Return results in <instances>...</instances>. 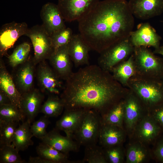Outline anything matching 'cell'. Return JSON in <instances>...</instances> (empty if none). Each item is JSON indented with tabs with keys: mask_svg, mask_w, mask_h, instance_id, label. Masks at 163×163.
I'll list each match as a JSON object with an SVG mask.
<instances>
[{
	"mask_svg": "<svg viewBox=\"0 0 163 163\" xmlns=\"http://www.w3.org/2000/svg\"><path fill=\"white\" fill-rule=\"evenodd\" d=\"M128 3L134 17L140 19H148L163 12V0H129Z\"/></svg>",
	"mask_w": 163,
	"mask_h": 163,
	"instance_id": "cell-14",
	"label": "cell"
},
{
	"mask_svg": "<svg viewBox=\"0 0 163 163\" xmlns=\"http://www.w3.org/2000/svg\"><path fill=\"white\" fill-rule=\"evenodd\" d=\"M30 124L27 120L19 124L15 132L11 144L18 151H24L34 144Z\"/></svg>",
	"mask_w": 163,
	"mask_h": 163,
	"instance_id": "cell-27",
	"label": "cell"
},
{
	"mask_svg": "<svg viewBox=\"0 0 163 163\" xmlns=\"http://www.w3.org/2000/svg\"><path fill=\"white\" fill-rule=\"evenodd\" d=\"M152 153L157 160L163 163V136L157 142L154 147Z\"/></svg>",
	"mask_w": 163,
	"mask_h": 163,
	"instance_id": "cell-39",
	"label": "cell"
},
{
	"mask_svg": "<svg viewBox=\"0 0 163 163\" xmlns=\"http://www.w3.org/2000/svg\"><path fill=\"white\" fill-rule=\"evenodd\" d=\"M129 39L134 47L152 46L155 49L160 46L161 37L149 23L145 22L139 24L135 31L131 32Z\"/></svg>",
	"mask_w": 163,
	"mask_h": 163,
	"instance_id": "cell-13",
	"label": "cell"
},
{
	"mask_svg": "<svg viewBox=\"0 0 163 163\" xmlns=\"http://www.w3.org/2000/svg\"><path fill=\"white\" fill-rule=\"evenodd\" d=\"M148 112L158 123L163 130V103L152 108Z\"/></svg>",
	"mask_w": 163,
	"mask_h": 163,
	"instance_id": "cell-38",
	"label": "cell"
},
{
	"mask_svg": "<svg viewBox=\"0 0 163 163\" xmlns=\"http://www.w3.org/2000/svg\"><path fill=\"white\" fill-rule=\"evenodd\" d=\"M29 28L24 22H12L2 25L0 30V57L5 55L21 36L25 35Z\"/></svg>",
	"mask_w": 163,
	"mask_h": 163,
	"instance_id": "cell-11",
	"label": "cell"
},
{
	"mask_svg": "<svg viewBox=\"0 0 163 163\" xmlns=\"http://www.w3.org/2000/svg\"><path fill=\"white\" fill-rule=\"evenodd\" d=\"M18 123L0 120V147L11 144Z\"/></svg>",
	"mask_w": 163,
	"mask_h": 163,
	"instance_id": "cell-33",
	"label": "cell"
},
{
	"mask_svg": "<svg viewBox=\"0 0 163 163\" xmlns=\"http://www.w3.org/2000/svg\"><path fill=\"white\" fill-rule=\"evenodd\" d=\"M136 75L161 79L163 76V58L155 55L147 47H134L133 53Z\"/></svg>",
	"mask_w": 163,
	"mask_h": 163,
	"instance_id": "cell-4",
	"label": "cell"
},
{
	"mask_svg": "<svg viewBox=\"0 0 163 163\" xmlns=\"http://www.w3.org/2000/svg\"><path fill=\"white\" fill-rule=\"evenodd\" d=\"M102 124L101 116L94 110H89L73 138L80 146L97 144Z\"/></svg>",
	"mask_w": 163,
	"mask_h": 163,
	"instance_id": "cell-5",
	"label": "cell"
},
{
	"mask_svg": "<svg viewBox=\"0 0 163 163\" xmlns=\"http://www.w3.org/2000/svg\"><path fill=\"white\" fill-rule=\"evenodd\" d=\"M27 162L28 163H51L50 161L39 156L36 157L30 156Z\"/></svg>",
	"mask_w": 163,
	"mask_h": 163,
	"instance_id": "cell-40",
	"label": "cell"
},
{
	"mask_svg": "<svg viewBox=\"0 0 163 163\" xmlns=\"http://www.w3.org/2000/svg\"><path fill=\"white\" fill-rule=\"evenodd\" d=\"M78 21L83 40L91 50L99 53L129 38L135 23L126 0L100 1Z\"/></svg>",
	"mask_w": 163,
	"mask_h": 163,
	"instance_id": "cell-2",
	"label": "cell"
},
{
	"mask_svg": "<svg viewBox=\"0 0 163 163\" xmlns=\"http://www.w3.org/2000/svg\"><path fill=\"white\" fill-rule=\"evenodd\" d=\"M71 60L76 67L89 65V51L91 50L79 34H73L68 44Z\"/></svg>",
	"mask_w": 163,
	"mask_h": 163,
	"instance_id": "cell-20",
	"label": "cell"
},
{
	"mask_svg": "<svg viewBox=\"0 0 163 163\" xmlns=\"http://www.w3.org/2000/svg\"><path fill=\"white\" fill-rule=\"evenodd\" d=\"M73 35L72 29L69 27H66L51 36L54 51L62 46L67 45Z\"/></svg>",
	"mask_w": 163,
	"mask_h": 163,
	"instance_id": "cell-36",
	"label": "cell"
},
{
	"mask_svg": "<svg viewBox=\"0 0 163 163\" xmlns=\"http://www.w3.org/2000/svg\"><path fill=\"white\" fill-rule=\"evenodd\" d=\"M43 26L50 36L66 27L57 5L48 2L42 7L40 12Z\"/></svg>",
	"mask_w": 163,
	"mask_h": 163,
	"instance_id": "cell-15",
	"label": "cell"
},
{
	"mask_svg": "<svg viewBox=\"0 0 163 163\" xmlns=\"http://www.w3.org/2000/svg\"><path fill=\"white\" fill-rule=\"evenodd\" d=\"M21 65L16 73L14 83L22 95L33 88L35 65L29 59Z\"/></svg>",
	"mask_w": 163,
	"mask_h": 163,
	"instance_id": "cell-22",
	"label": "cell"
},
{
	"mask_svg": "<svg viewBox=\"0 0 163 163\" xmlns=\"http://www.w3.org/2000/svg\"><path fill=\"white\" fill-rule=\"evenodd\" d=\"M103 148L107 163H123L124 161L125 155L122 145Z\"/></svg>",
	"mask_w": 163,
	"mask_h": 163,
	"instance_id": "cell-35",
	"label": "cell"
},
{
	"mask_svg": "<svg viewBox=\"0 0 163 163\" xmlns=\"http://www.w3.org/2000/svg\"><path fill=\"white\" fill-rule=\"evenodd\" d=\"M99 0H58L57 5L64 20L78 21L90 12Z\"/></svg>",
	"mask_w": 163,
	"mask_h": 163,
	"instance_id": "cell-9",
	"label": "cell"
},
{
	"mask_svg": "<svg viewBox=\"0 0 163 163\" xmlns=\"http://www.w3.org/2000/svg\"><path fill=\"white\" fill-rule=\"evenodd\" d=\"M134 49L129 38L123 40L100 53L98 65L104 70L110 72L115 66L127 59L133 53Z\"/></svg>",
	"mask_w": 163,
	"mask_h": 163,
	"instance_id": "cell-7",
	"label": "cell"
},
{
	"mask_svg": "<svg viewBox=\"0 0 163 163\" xmlns=\"http://www.w3.org/2000/svg\"><path fill=\"white\" fill-rule=\"evenodd\" d=\"M36 150L39 156L50 161L51 163H83L82 160H69V155L43 142L36 147Z\"/></svg>",
	"mask_w": 163,
	"mask_h": 163,
	"instance_id": "cell-26",
	"label": "cell"
},
{
	"mask_svg": "<svg viewBox=\"0 0 163 163\" xmlns=\"http://www.w3.org/2000/svg\"><path fill=\"white\" fill-rule=\"evenodd\" d=\"M37 78L41 88L50 94L58 95L63 89L61 79L53 69L50 67L45 61L39 63Z\"/></svg>",
	"mask_w": 163,
	"mask_h": 163,
	"instance_id": "cell-12",
	"label": "cell"
},
{
	"mask_svg": "<svg viewBox=\"0 0 163 163\" xmlns=\"http://www.w3.org/2000/svg\"><path fill=\"white\" fill-rule=\"evenodd\" d=\"M89 110L84 109H65L62 116L56 121L55 128L63 131L67 136L73 139L74 133Z\"/></svg>",
	"mask_w": 163,
	"mask_h": 163,
	"instance_id": "cell-16",
	"label": "cell"
},
{
	"mask_svg": "<svg viewBox=\"0 0 163 163\" xmlns=\"http://www.w3.org/2000/svg\"><path fill=\"white\" fill-rule=\"evenodd\" d=\"M25 36L30 40L34 55L32 61L36 65L48 59L54 51L50 36L42 25H37L28 29Z\"/></svg>",
	"mask_w": 163,
	"mask_h": 163,
	"instance_id": "cell-6",
	"label": "cell"
},
{
	"mask_svg": "<svg viewBox=\"0 0 163 163\" xmlns=\"http://www.w3.org/2000/svg\"><path fill=\"white\" fill-rule=\"evenodd\" d=\"M68 44L54 51L49 59L53 70L61 79L65 81L73 72Z\"/></svg>",
	"mask_w": 163,
	"mask_h": 163,
	"instance_id": "cell-18",
	"label": "cell"
},
{
	"mask_svg": "<svg viewBox=\"0 0 163 163\" xmlns=\"http://www.w3.org/2000/svg\"><path fill=\"white\" fill-rule=\"evenodd\" d=\"M153 52L154 54L161 55L163 57V44L157 48L155 49Z\"/></svg>",
	"mask_w": 163,
	"mask_h": 163,
	"instance_id": "cell-42",
	"label": "cell"
},
{
	"mask_svg": "<svg viewBox=\"0 0 163 163\" xmlns=\"http://www.w3.org/2000/svg\"><path fill=\"white\" fill-rule=\"evenodd\" d=\"M25 118L21 110L12 103L0 106V120L19 123Z\"/></svg>",
	"mask_w": 163,
	"mask_h": 163,
	"instance_id": "cell-31",
	"label": "cell"
},
{
	"mask_svg": "<svg viewBox=\"0 0 163 163\" xmlns=\"http://www.w3.org/2000/svg\"><path fill=\"white\" fill-rule=\"evenodd\" d=\"M48 118L44 115L30 125V129L34 136L40 139L46 135V129L50 123Z\"/></svg>",
	"mask_w": 163,
	"mask_h": 163,
	"instance_id": "cell-37",
	"label": "cell"
},
{
	"mask_svg": "<svg viewBox=\"0 0 163 163\" xmlns=\"http://www.w3.org/2000/svg\"><path fill=\"white\" fill-rule=\"evenodd\" d=\"M21 109L30 124L40 113L44 95L39 90L33 88L22 95Z\"/></svg>",
	"mask_w": 163,
	"mask_h": 163,
	"instance_id": "cell-17",
	"label": "cell"
},
{
	"mask_svg": "<svg viewBox=\"0 0 163 163\" xmlns=\"http://www.w3.org/2000/svg\"><path fill=\"white\" fill-rule=\"evenodd\" d=\"M59 131L54 128L48 132L40 140L42 142L68 155L70 152L78 151L80 146L78 143L72 138L62 135Z\"/></svg>",
	"mask_w": 163,
	"mask_h": 163,
	"instance_id": "cell-19",
	"label": "cell"
},
{
	"mask_svg": "<svg viewBox=\"0 0 163 163\" xmlns=\"http://www.w3.org/2000/svg\"><path fill=\"white\" fill-rule=\"evenodd\" d=\"M30 50V44L26 42L17 46L8 57L10 66L15 68L25 63L28 59Z\"/></svg>",
	"mask_w": 163,
	"mask_h": 163,
	"instance_id": "cell-30",
	"label": "cell"
},
{
	"mask_svg": "<svg viewBox=\"0 0 163 163\" xmlns=\"http://www.w3.org/2000/svg\"><path fill=\"white\" fill-rule=\"evenodd\" d=\"M82 161L83 163H107L103 148L97 144L85 146Z\"/></svg>",
	"mask_w": 163,
	"mask_h": 163,
	"instance_id": "cell-32",
	"label": "cell"
},
{
	"mask_svg": "<svg viewBox=\"0 0 163 163\" xmlns=\"http://www.w3.org/2000/svg\"><path fill=\"white\" fill-rule=\"evenodd\" d=\"M0 90L4 92L12 104L21 109L22 95L18 90L11 75L6 69L2 59L0 62Z\"/></svg>",
	"mask_w": 163,
	"mask_h": 163,
	"instance_id": "cell-23",
	"label": "cell"
},
{
	"mask_svg": "<svg viewBox=\"0 0 163 163\" xmlns=\"http://www.w3.org/2000/svg\"><path fill=\"white\" fill-rule=\"evenodd\" d=\"M110 72L116 80L127 88L129 81L136 75L133 53L127 59L114 67Z\"/></svg>",
	"mask_w": 163,
	"mask_h": 163,
	"instance_id": "cell-24",
	"label": "cell"
},
{
	"mask_svg": "<svg viewBox=\"0 0 163 163\" xmlns=\"http://www.w3.org/2000/svg\"><path fill=\"white\" fill-rule=\"evenodd\" d=\"M125 138V132L123 128L102 124L98 142L100 146L106 148L122 145Z\"/></svg>",
	"mask_w": 163,
	"mask_h": 163,
	"instance_id": "cell-21",
	"label": "cell"
},
{
	"mask_svg": "<svg viewBox=\"0 0 163 163\" xmlns=\"http://www.w3.org/2000/svg\"><path fill=\"white\" fill-rule=\"evenodd\" d=\"M12 103L11 101L5 93L0 90V106Z\"/></svg>",
	"mask_w": 163,
	"mask_h": 163,
	"instance_id": "cell-41",
	"label": "cell"
},
{
	"mask_svg": "<svg viewBox=\"0 0 163 163\" xmlns=\"http://www.w3.org/2000/svg\"><path fill=\"white\" fill-rule=\"evenodd\" d=\"M19 152L12 144L0 147V163H25Z\"/></svg>",
	"mask_w": 163,
	"mask_h": 163,
	"instance_id": "cell-34",
	"label": "cell"
},
{
	"mask_svg": "<svg viewBox=\"0 0 163 163\" xmlns=\"http://www.w3.org/2000/svg\"><path fill=\"white\" fill-rule=\"evenodd\" d=\"M161 79L162 80V81H163V76L162 77V78Z\"/></svg>",
	"mask_w": 163,
	"mask_h": 163,
	"instance_id": "cell-43",
	"label": "cell"
},
{
	"mask_svg": "<svg viewBox=\"0 0 163 163\" xmlns=\"http://www.w3.org/2000/svg\"><path fill=\"white\" fill-rule=\"evenodd\" d=\"M162 130L159 124L147 111L139 121L132 134L135 140L147 145L156 140Z\"/></svg>",
	"mask_w": 163,
	"mask_h": 163,
	"instance_id": "cell-10",
	"label": "cell"
},
{
	"mask_svg": "<svg viewBox=\"0 0 163 163\" xmlns=\"http://www.w3.org/2000/svg\"><path fill=\"white\" fill-rule=\"evenodd\" d=\"M129 90L98 65L86 66L66 80L60 97L65 109L94 110L102 117L124 98Z\"/></svg>",
	"mask_w": 163,
	"mask_h": 163,
	"instance_id": "cell-1",
	"label": "cell"
},
{
	"mask_svg": "<svg viewBox=\"0 0 163 163\" xmlns=\"http://www.w3.org/2000/svg\"><path fill=\"white\" fill-rule=\"evenodd\" d=\"M127 88L138 97L148 111L163 103L161 79L135 75L129 81Z\"/></svg>",
	"mask_w": 163,
	"mask_h": 163,
	"instance_id": "cell-3",
	"label": "cell"
},
{
	"mask_svg": "<svg viewBox=\"0 0 163 163\" xmlns=\"http://www.w3.org/2000/svg\"><path fill=\"white\" fill-rule=\"evenodd\" d=\"M123 99L102 117V124H110L123 128L124 106Z\"/></svg>",
	"mask_w": 163,
	"mask_h": 163,
	"instance_id": "cell-29",
	"label": "cell"
},
{
	"mask_svg": "<svg viewBox=\"0 0 163 163\" xmlns=\"http://www.w3.org/2000/svg\"><path fill=\"white\" fill-rule=\"evenodd\" d=\"M146 145L136 140L129 143L126 152V162L143 163L149 160L152 154Z\"/></svg>",
	"mask_w": 163,
	"mask_h": 163,
	"instance_id": "cell-25",
	"label": "cell"
},
{
	"mask_svg": "<svg viewBox=\"0 0 163 163\" xmlns=\"http://www.w3.org/2000/svg\"><path fill=\"white\" fill-rule=\"evenodd\" d=\"M65 108L64 103L57 95L50 94L42 105L40 113L48 117H56L60 115Z\"/></svg>",
	"mask_w": 163,
	"mask_h": 163,
	"instance_id": "cell-28",
	"label": "cell"
},
{
	"mask_svg": "<svg viewBox=\"0 0 163 163\" xmlns=\"http://www.w3.org/2000/svg\"><path fill=\"white\" fill-rule=\"evenodd\" d=\"M123 100V124L127 132L132 134L139 121L148 111L138 97L129 89Z\"/></svg>",
	"mask_w": 163,
	"mask_h": 163,
	"instance_id": "cell-8",
	"label": "cell"
}]
</instances>
